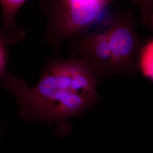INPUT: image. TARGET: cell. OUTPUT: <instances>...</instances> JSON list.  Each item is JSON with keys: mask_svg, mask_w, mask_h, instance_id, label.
Listing matches in <instances>:
<instances>
[{"mask_svg": "<svg viewBox=\"0 0 153 153\" xmlns=\"http://www.w3.org/2000/svg\"><path fill=\"white\" fill-rule=\"evenodd\" d=\"M138 68L145 76L153 81V40L142 45L139 56Z\"/></svg>", "mask_w": 153, "mask_h": 153, "instance_id": "5b68a950", "label": "cell"}, {"mask_svg": "<svg viewBox=\"0 0 153 153\" xmlns=\"http://www.w3.org/2000/svg\"><path fill=\"white\" fill-rule=\"evenodd\" d=\"M27 0H0L2 25L0 40L5 45L22 41L26 36V30L16 22V15Z\"/></svg>", "mask_w": 153, "mask_h": 153, "instance_id": "277c9868", "label": "cell"}, {"mask_svg": "<svg viewBox=\"0 0 153 153\" xmlns=\"http://www.w3.org/2000/svg\"><path fill=\"white\" fill-rule=\"evenodd\" d=\"M100 81L85 61L74 56L51 59L33 87L7 71L0 77V84L16 99L23 119L60 126L98 105Z\"/></svg>", "mask_w": 153, "mask_h": 153, "instance_id": "6da1fadb", "label": "cell"}, {"mask_svg": "<svg viewBox=\"0 0 153 153\" xmlns=\"http://www.w3.org/2000/svg\"><path fill=\"white\" fill-rule=\"evenodd\" d=\"M104 23L113 52L116 74L134 76L143 45L133 19L129 15L121 14L110 17Z\"/></svg>", "mask_w": 153, "mask_h": 153, "instance_id": "3957f363", "label": "cell"}, {"mask_svg": "<svg viewBox=\"0 0 153 153\" xmlns=\"http://www.w3.org/2000/svg\"><path fill=\"white\" fill-rule=\"evenodd\" d=\"M142 21L153 32V0H138Z\"/></svg>", "mask_w": 153, "mask_h": 153, "instance_id": "8992f818", "label": "cell"}, {"mask_svg": "<svg viewBox=\"0 0 153 153\" xmlns=\"http://www.w3.org/2000/svg\"><path fill=\"white\" fill-rule=\"evenodd\" d=\"M114 0H46L45 42L57 52L63 42L88 31Z\"/></svg>", "mask_w": 153, "mask_h": 153, "instance_id": "7a4b0ae2", "label": "cell"}, {"mask_svg": "<svg viewBox=\"0 0 153 153\" xmlns=\"http://www.w3.org/2000/svg\"><path fill=\"white\" fill-rule=\"evenodd\" d=\"M5 45L0 40V77L6 71L7 55L5 48Z\"/></svg>", "mask_w": 153, "mask_h": 153, "instance_id": "52a82bcc", "label": "cell"}]
</instances>
